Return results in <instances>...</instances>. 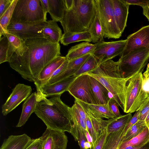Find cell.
Returning a JSON list of instances; mask_svg holds the SVG:
<instances>
[{
	"label": "cell",
	"mask_w": 149,
	"mask_h": 149,
	"mask_svg": "<svg viewBox=\"0 0 149 149\" xmlns=\"http://www.w3.org/2000/svg\"><path fill=\"white\" fill-rule=\"evenodd\" d=\"M25 42L28 51L22 56L14 53L8 62L23 78L35 82L43 69L60 56L61 46L59 43H52L44 38L28 39Z\"/></svg>",
	"instance_id": "1"
},
{
	"label": "cell",
	"mask_w": 149,
	"mask_h": 149,
	"mask_svg": "<svg viewBox=\"0 0 149 149\" xmlns=\"http://www.w3.org/2000/svg\"><path fill=\"white\" fill-rule=\"evenodd\" d=\"M61 95L45 98L37 103L35 113L47 128L71 133L72 128L69 107L61 100Z\"/></svg>",
	"instance_id": "2"
},
{
	"label": "cell",
	"mask_w": 149,
	"mask_h": 149,
	"mask_svg": "<svg viewBox=\"0 0 149 149\" xmlns=\"http://www.w3.org/2000/svg\"><path fill=\"white\" fill-rule=\"evenodd\" d=\"M119 60L115 62L109 59L86 74L95 78L102 84L124 111L126 83L131 77L123 78L119 70Z\"/></svg>",
	"instance_id": "3"
},
{
	"label": "cell",
	"mask_w": 149,
	"mask_h": 149,
	"mask_svg": "<svg viewBox=\"0 0 149 149\" xmlns=\"http://www.w3.org/2000/svg\"><path fill=\"white\" fill-rule=\"evenodd\" d=\"M95 0H74L60 22L65 33L89 31L96 12Z\"/></svg>",
	"instance_id": "4"
},
{
	"label": "cell",
	"mask_w": 149,
	"mask_h": 149,
	"mask_svg": "<svg viewBox=\"0 0 149 149\" xmlns=\"http://www.w3.org/2000/svg\"><path fill=\"white\" fill-rule=\"evenodd\" d=\"M119 68L123 78L142 72L149 61V49L141 47L134 49L119 59Z\"/></svg>",
	"instance_id": "5"
},
{
	"label": "cell",
	"mask_w": 149,
	"mask_h": 149,
	"mask_svg": "<svg viewBox=\"0 0 149 149\" xmlns=\"http://www.w3.org/2000/svg\"><path fill=\"white\" fill-rule=\"evenodd\" d=\"M44 21H46L40 0H18L10 22L25 23Z\"/></svg>",
	"instance_id": "6"
},
{
	"label": "cell",
	"mask_w": 149,
	"mask_h": 149,
	"mask_svg": "<svg viewBox=\"0 0 149 149\" xmlns=\"http://www.w3.org/2000/svg\"><path fill=\"white\" fill-rule=\"evenodd\" d=\"M98 9L104 38L118 39L122 33L117 26L111 0H95Z\"/></svg>",
	"instance_id": "7"
},
{
	"label": "cell",
	"mask_w": 149,
	"mask_h": 149,
	"mask_svg": "<svg viewBox=\"0 0 149 149\" xmlns=\"http://www.w3.org/2000/svg\"><path fill=\"white\" fill-rule=\"evenodd\" d=\"M48 24L47 21L25 23L10 22L7 31L25 41L43 38V29Z\"/></svg>",
	"instance_id": "8"
},
{
	"label": "cell",
	"mask_w": 149,
	"mask_h": 149,
	"mask_svg": "<svg viewBox=\"0 0 149 149\" xmlns=\"http://www.w3.org/2000/svg\"><path fill=\"white\" fill-rule=\"evenodd\" d=\"M67 91L75 99L88 104H97L91 88L90 76L86 74L76 77Z\"/></svg>",
	"instance_id": "9"
},
{
	"label": "cell",
	"mask_w": 149,
	"mask_h": 149,
	"mask_svg": "<svg viewBox=\"0 0 149 149\" xmlns=\"http://www.w3.org/2000/svg\"><path fill=\"white\" fill-rule=\"evenodd\" d=\"M126 39L95 44V49L92 54L98 61L99 65L108 60L121 55L124 50Z\"/></svg>",
	"instance_id": "10"
},
{
	"label": "cell",
	"mask_w": 149,
	"mask_h": 149,
	"mask_svg": "<svg viewBox=\"0 0 149 149\" xmlns=\"http://www.w3.org/2000/svg\"><path fill=\"white\" fill-rule=\"evenodd\" d=\"M32 89L30 86L22 84H17L2 107V112L6 116L15 109L31 95Z\"/></svg>",
	"instance_id": "11"
},
{
	"label": "cell",
	"mask_w": 149,
	"mask_h": 149,
	"mask_svg": "<svg viewBox=\"0 0 149 149\" xmlns=\"http://www.w3.org/2000/svg\"><path fill=\"white\" fill-rule=\"evenodd\" d=\"M126 40L125 47L120 57L127 55L136 49L145 47L149 49V25L143 27L129 35Z\"/></svg>",
	"instance_id": "12"
},
{
	"label": "cell",
	"mask_w": 149,
	"mask_h": 149,
	"mask_svg": "<svg viewBox=\"0 0 149 149\" xmlns=\"http://www.w3.org/2000/svg\"><path fill=\"white\" fill-rule=\"evenodd\" d=\"M43 141L42 149H66L68 138L62 131L47 128L41 136Z\"/></svg>",
	"instance_id": "13"
},
{
	"label": "cell",
	"mask_w": 149,
	"mask_h": 149,
	"mask_svg": "<svg viewBox=\"0 0 149 149\" xmlns=\"http://www.w3.org/2000/svg\"><path fill=\"white\" fill-rule=\"evenodd\" d=\"M142 72L132 76L126 84L124 112L130 113L132 106L139 93L142 84Z\"/></svg>",
	"instance_id": "14"
},
{
	"label": "cell",
	"mask_w": 149,
	"mask_h": 149,
	"mask_svg": "<svg viewBox=\"0 0 149 149\" xmlns=\"http://www.w3.org/2000/svg\"><path fill=\"white\" fill-rule=\"evenodd\" d=\"M47 98L38 90L30 95L22 105V113L16 126L19 127L24 125L27 121L31 114L34 112L37 103Z\"/></svg>",
	"instance_id": "15"
},
{
	"label": "cell",
	"mask_w": 149,
	"mask_h": 149,
	"mask_svg": "<svg viewBox=\"0 0 149 149\" xmlns=\"http://www.w3.org/2000/svg\"><path fill=\"white\" fill-rule=\"evenodd\" d=\"M76 77L73 76L53 84L43 85L36 89L41 91L46 97L61 95L67 91L70 85Z\"/></svg>",
	"instance_id": "16"
},
{
	"label": "cell",
	"mask_w": 149,
	"mask_h": 149,
	"mask_svg": "<svg viewBox=\"0 0 149 149\" xmlns=\"http://www.w3.org/2000/svg\"><path fill=\"white\" fill-rule=\"evenodd\" d=\"M113 13L118 27L122 34L126 26L130 5L125 0H111Z\"/></svg>",
	"instance_id": "17"
},
{
	"label": "cell",
	"mask_w": 149,
	"mask_h": 149,
	"mask_svg": "<svg viewBox=\"0 0 149 149\" xmlns=\"http://www.w3.org/2000/svg\"><path fill=\"white\" fill-rule=\"evenodd\" d=\"M66 59L65 56H60L56 57L47 65L41 71L36 80L34 82L36 88L45 84Z\"/></svg>",
	"instance_id": "18"
},
{
	"label": "cell",
	"mask_w": 149,
	"mask_h": 149,
	"mask_svg": "<svg viewBox=\"0 0 149 149\" xmlns=\"http://www.w3.org/2000/svg\"><path fill=\"white\" fill-rule=\"evenodd\" d=\"M91 54H87L81 57L68 61L67 67L63 72L49 80L44 84H53L74 76L84 63Z\"/></svg>",
	"instance_id": "19"
},
{
	"label": "cell",
	"mask_w": 149,
	"mask_h": 149,
	"mask_svg": "<svg viewBox=\"0 0 149 149\" xmlns=\"http://www.w3.org/2000/svg\"><path fill=\"white\" fill-rule=\"evenodd\" d=\"M142 79L141 89L130 113L138 110L141 105L149 98V63L146 71L142 74Z\"/></svg>",
	"instance_id": "20"
},
{
	"label": "cell",
	"mask_w": 149,
	"mask_h": 149,
	"mask_svg": "<svg viewBox=\"0 0 149 149\" xmlns=\"http://www.w3.org/2000/svg\"><path fill=\"white\" fill-rule=\"evenodd\" d=\"M76 99L82 107L88 111L94 117L110 119L116 117L111 111L108 104H95L86 103Z\"/></svg>",
	"instance_id": "21"
},
{
	"label": "cell",
	"mask_w": 149,
	"mask_h": 149,
	"mask_svg": "<svg viewBox=\"0 0 149 149\" xmlns=\"http://www.w3.org/2000/svg\"><path fill=\"white\" fill-rule=\"evenodd\" d=\"M90 80L92 91L97 104H107L111 98L108 90L97 80L91 76Z\"/></svg>",
	"instance_id": "22"
},
{
	"label": "cell",
	"mask_w": 149,
	"mask_h": 149,
	"mask_svg": "<svg viewBox=\"0 0 149 149\" xmlns=\"http://www.w3.org/2000/svg\"><path fill=\"white\" fill-rule=\"evenodd\" d=\"M72 128L71 133L75 141L78 139V130L85 132L87 130L86 121L81 117L75 103L69 108Z\"/></svg>",
	"instance_id": "23"
},
{
	"label": "cell",
	"mask_w": 149,
	"mask_h": 149,
	"mask_svg": "<svg viewBox=\"0 0 149 149\" xmlns=\"http://www.w3.org/2000/svg\"><path fill=\"white\" fill-rule=\"evenodd\" d=\"M95 48V44L85 42L72 47L68 50L66 57L68 61L82 57L88 54H92Z\"/></svg>",
	"instance_id": "24"
},
{
	"label": "cell",
	"mask_w": 149,
	"mask_h": 149,
	"mask_svg": "<svg viewBox=\"0 0 149 149\" xmlns=\"http://www.w3.org/2000/svg\"><path fill=\"white\" fill-rule=\"evenodd\" d=\"M31 138L25 134L11 135L4 139L0 149H24Z\"/></svg>",
	"instance_id": "25"
},
{
	"label": "cell",
	"mask_w": 149,
	"mask_h": 149,
	"mask_svg": "<svg viewBox=\"0 0 149 149\" xmlns=\"http://www.w3.org/2000/svg\"><path fill=\"white\" fill-rule=\"evenodd\" d=\"M48 24L43 29V38L53 43H59L63 34L61 29L57 23L53 20L47 21Z\"/></svg>",
	"instance_id": "26"
},
{
	"label": "cell",
	"mask_w": 149,
	"mask_h": 149,
	"mask_svg": "<svg viewBox=\"0 0 149 149\" xmlns=\"http://www.w3.org/2000/svg\"><path fill=\"white\" fill-rule=\"evenodd\" d=\"M95 3V14L89 31L91 36L92 42L95 44L104 42V33L100 22L99 12L96 1Z\"/></svg>",
	"instance_id": "27"
},
{
	"label": "cell",
	"mask_w": 149,
	"mask_h": 149,
	"mask_svg": "<svg viewBox=\"0 0 149 149\" xmlns=\"http://www.w3.org/2000/svg\"><path fill=\"white\" fill-rule=\"evenodd\" d=\"M131 113L109 119L106 127L108 134L116 132L125 127L132 117Z\"/></svg>",
	"instance_id": "28"
},
{
	"label": "cell",
	"mask_w": 149,
	"mask_h": 149,
	"mask_svg": "<svg viewBox=\"0 0 149 149\" xmlns=\"http://www.w3.org/2000/svg\"><path fill=\"white\" fill-rule=\"evenodd\" d=\"M48 2L52 20L60 22L66 9L64 0H48Z\"/></svg>",
	"instance_id": "29"
},
{
	"label": "cell",
	"mask_w": 149,
	"mask_h": 149,
	"mask_svg": "<svg viewBox=\"0 0 149 149\" xmlns=\"http://www.w3.org/2000/svg\"><path fill=\"white\" fill-rule=\"evenodd\" d=\"M81 41L92 42L91 36L89 31L73 34L64 33L60 40L61 43L65 46Z\"/></svg>",
	"instance_id": "30"
},
{
	"label": "cell",
	"mask_w": 149,
	"mask_h": 149,
	"mask_svg": "<svg viewBox=\"0 0 149 149\" xmlns=\"http://www.w3.org/2000/svg\"><path fill=\"white\" fill-rule=\"evenodd\" d=\"M125 128L116 132L107 134L102 149H119L122 144Z\"/></svg>",
	"instance_id": "31"
},
{
	"label": "cell",
	"mask_w": 149,
	"mask_h": 149,
	"mask_svg": "<svg viewBox=\"0 0 149 149\" xmlns=\"http://www.w3.org/2000/svg\"><path fill=\"white\" fill-rule=\"evenodd\" d=\"M149 142V129L146 126L138 135L122 143L119 149H125L129 146H138Z\"/></svg>",
	"instance_id": "32"
},
{
	"label": "cell",
	"mask_w": 149,
	"mask_h": 149,
	"mask_svg": "<svg viewBox=\"0 0 149 149\" xmlns=\"http://www.w3.org/2000/svg\"><path fill=\"white\" fill-rule=\"evenodd\" d=\"M4 35L7 37L10 45L17 54L22 56L28 51V48L24 40L7 31L5 32L3 35Z\"/></svg>",
	"instance_id": "33"
},
{
	"label": "cell",
	"mask_w": 149,
	"mask_h": 149,
	"mask_svg": "<svg viewBox=\"0 0 149 149\" xmlns=\"http://www.w3.org/2000/svg\"><path fill=\"white\" fill-rule=\"evenodd\" d=\"M18 0H13L8 8L0 17V38L7 32V28L12 17Z\"/></svg>",
	"instance_id": "34"
},
{
	"label": "cell",
	"mask_w": 149,
	"mask_h": 149,
	"mask_svg": "<svg viewBox=\"0 0 149 149\" xmlns=\"http://www.w3.org/2000/svg\"><path fill=\"white\" fill-rule=\"evenodd\" d=\"M82 108L90 118L96 140L106 129L108 120H104L102 118L94 117L88 111L83 107Z\"/></svg>",
	"instance_id": "35"
},
{
	"label": "cell",
	"mask_w": 149,
	"mask_h": 149,
	"mask_svg": "<svg viewBox=\"0 0 149 149\" xmlns=\"http://www.w3.org/2000/svg\"><path fill=\"white\" fill-rule=\"evenodd\" d=\"M99 65L98 61L95 57L91 54L84 63L74 76L77 77L81 74L87 73L95 70Z\"/></svg>",
	"instance_id": "36"
},
{
	"label": "cell",
	"mask_w": 149,
	"mask_h": 149,
	"mask_svg": "<svg viewBox=\"0 0 149 149\" xmlns=\"http://www.w3.org/2000/svg\"><path fill=\"white\" fill-rule=\"evenodd\" d=\"M146 126L145 121L139 120L128 130L123 137L122 143L138 135Z\"/></svg>",
	"instance_id": "37"
},
{
	"label": "cell",
	"mask_w": 149,
	"mask_h": 149,
	"mask_svg": "<svg viewBox=\"0 0 149 149\" xmlns=\"http://www.w3.org/2000/svg\"><path fill=\"white\" fill-rule=\"evenodd\" d=\"M10 44L7 37L2 36L0 38V64L9 62L10 58L9 54Z\"/></svg>",
	"instance_id": "38"
},
{
	"label": "cell",
	"mask_w": 149,
	"mask_h": 149,
	"mask_svg": "<svg viewBox=\"0 0 149 149\" xmlns=\"http://www.w3.org/2000/svg\"><path fill=\"white\" fill-rule=\"evenodd\" d=\"M43 141L41 136L31 139L24 149H42Z\"/></svg>",
	"instance_id": "39"
},
{
	"label": "cell",
	"mask_w": 149,
	"mask_h": 149,
	"mask_svg": "<svg viewBox=\"0 0 149 149\" xmlns=\"http://www.w3.org/2000/svg\"><path fill=\"white\" fill-rule=\"evenodd\" d=\"M107 134L106 129L92 144V147L91 149H102Z\"/></svg>",
	"instance_id": "40"
},
{
	"label": "cell",
	"mask_w": 149,
	"mask_h": 149,
	"mask_svg": "<svg viewBox=\"0 0 149 149\" xmlns=\"http://www.w3.org/2000/svg\"><path fill=\"white\" fill-rule=\"evenodd\" d=\"M140 113V110H138L136 111L133 116L132 117L124 130L123 133V136L125 135L128 130L139 120Z\"/></svg>",
	"instance_id": "41"
},
{
	"label": "cell",
	"mask_w": 149,
	"mask_h": 149,
	"mask_svg": "<svg viewBox=\"0 0 149 149\" xmlns=\"http://www.w3.org/2000/svg\"><path fill=\"white\" fill-rule=\"evenodd\" d=\"M139 110L140 111L139 120L145 121L149 112V98L141 105Z\"/></svg>",
	"instance_id": "42"
},
{
	"label": "cell",
	"mask_w": 149,
	"mask_h": 149,
	"mask_svg": "<svg viewBox=\"0 0 149 149\" xmlns=\"http://www.w3.org/2000/svg\"><path fill=\"white\" fill-rule=\"evenodd\" d=\"M108 104L111 111L116 117L121 115L119 110V105L112 97L110 98Z\"/></svg>",
	"instance_id": "43"
},
{
	"label": "cell",
	"mask_w": 149,
	"mask_h": 149,
	"mask_svg": "<svg viewBox=\"0 0 149 149\" xmlns=\"http://www.w3.org/2000/svg\"><path fill=\"white\" fill-rule=\"evenodd\" d=\"M85 113L86 116V123L87 130L93 138V143L96 141V139L95 136L91 120L88 115L85 112Z\"/></svg>",
	"instance_id": "44"
},
{
	"label": "cell",
	"mask_w": 149,
	"mask_h": 149,
	"mask_svg": "<svg viewBox=\"0 0 149 149\" xmlns=\"http://www.w3.org/2000/svg\"><path fill=\"white\" fill-rule=\"evenodd\" d=\"M78 142L80 149H85V143L87 141L86 139L85 132L78 130Z\"/></svg>",
	"instance_id": "45"
},
{
	"label": "cell",
	"mask_w": 149,
	"mask_h": 149,
	"mask_svg": "<svg viewBox=\"0 0 149 149\" xmlns=\"http://www.w3.org/2000/svg\"><path fill=\"white\" fill-rule=\"evenodd\" d=\"M68 62V61L66 58L61 66L54 72L49 79L54 77L63 72L66 69Z\"/></svg>",
	"instance_id": "46"
},
{
	"label": "cell",
	"mask_w": 149,
	"mask_h": 149,
	"mask_svg": "<svg viewBox=\"0 0 149 149\" xmlns=\"http://www.w3.org/2000/svg\"><path fill=\"white\" fill-rule=\"evenodd\" d=\"M13 0H0V17L8 8Z\"/></svg>",
	"instance_id": "47"
},
{
	"label": "cell",
	"mask_w": 149,
	"mask_h": 149,
	"mask_svg": "<svg viewBox=\"0 0 149 149\" xmlns=\"http://www.w3.org/2000/svg\"><path fill=\"white\" fill-rule=\"evenodd\" d=\"M41 7L43 12L45 20L47 21V15L49 12V7L48 0H40Z\"/></svg>",
	"instance_id": "48"
},
{
	"label": "cell",
	"mask_w": 149,
	"mask_h": 149,
	"mask_svg": "<svg viewBox=\"0 0 149 149\" xmlns=\"http://www.w3.org/2000/svg\"><path fill=\"white\" fill-rule=\"evenodd\" d=\"M129 4L139 5L142 7L149 0H125Z\"/></svg>",
	"instance_id": "49"
},
{
	"label": "cell",
	"mask_w": 149,
	"mask_h": 149,
	"mask_svg": "<svg viewBox=\"0 0 149 149\" xmlns=\"http://www.w3.org/2000/svg\"><path fill=\"white\" fill-rule=\"evenodd\" d=\"M143 13L149 21V0L145 5L142 7Z\"/></svg>",
	"instance_id": "50"
},
{
	"label": "cell",
	"mask_w": 149,
	"mask_h": 149,
	"mask_svg": "<svg viewBox=\"0 0 149 149\" xmlns=\"http://www.w3.org/2000/svg\"><path fill=\"white\" fill-rule=\"evenodd\" d=\"M125 149H149V142L143 145L140 146H128Z\"/></svg>",
	"instance_id": "51"
},
{
	"label": "cell",
	"mask_w": 149,
	"mask_h": 149,
	"mask_svg": "<svg viewBox=\"0 0 149 149\" xmlns=\"http://www.w3.org/2000/svg\"><path fill=\"white\" fill-rule=\"evenodd\" d=\"M66 10L70 9L72 7L74 2V0H64Z\"/></svg>",
	"instance_id": "52"
},
{
	"label": "cell",
	"mask_w": 149,
	"mask_h": 149,
	"mask_svg": "<svg viewBox=\"0 0 149 149\" xmlns=\"http://www.w3.org/2000/svg\"><path fill=\"white\" fill-rule=\"evenodd\" d=\"M85 134L87 141L92 144L93 141V138L87 130L85 131Z\"/></svg>",
	"instance_id": "53"
},
{
	"label": "cell",
	"mask_w": 149,
	"mask_h": 149,
	"mask_svg": "<svg viewBox=\"0 0 149 149\" xmlns=\"http://www.w3.org/2000/svg\"><path fill=\"white\" fill-rule=\"evenodd\" d=\"M92 144L88 141H86L85 143V149H91L92 147Z\"/></svg>",
	"instance_id": "54"
},
{
	"label": "cell",
	"mask_w": 149,
	"mask_h": 149,
	"mask_svg": "<svg viewBox=\"0 0 149 149\" xmlns=\"http://www.w3.org/2000/svg\"><path fill=\"white\" fill-rule=\"evenodd\" d=\"M145 122L146 126L149 129V112L145 119Z\"/></svg>",
	"instance_id": "55"
}]
</instances>
